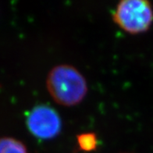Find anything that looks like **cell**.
<instances>
[{"mask_svg": "<svg viewBox=\"0 0 153 153\" xmlns=\"http://www.w3.org/2000/svg\"><path fill=\"white\" fill-rule=\"evenodd\" d=\"M47 91L58 105L71 107L78 105L86 97L88 85L82 73L70 64H59L48 71Z\"/></svg>", "mask_w": 153, "mask_h": 153, "instance_id": "obj_1", "label": "cell"}, {"mask_svg": "<svg viewBox=\"0 0 153 153\" xmlns=\"http://www.w3.org/2000/svg\"><path fill=\"white\" fill-rule=\"evenodd\" d=\"M113 20L130 34L146 32L153 22V9L147 0H122L113 13Z\"/></svg>", "mask_w": 153, "mask_h": 153, "instance_id": "obj_2", "label": "cell"}, {"mask_svg": "<svg viewBox=\"0 0 153 153\" xmlns=\"http://www.w3.org/2000/svg\"><path fill=\"white\" fill-rule=\"evenodd\" d=\"M27 127L30 133L37 138L52 139L59 134L62 120L56 111L49 105L34 107L27 117Z\"/></svg>", "mask_w": 153, "mask_h": 153, "instance_id": "obj_3", "label": "cell"}, {"mask_svg": "<svg viewBox=\"0 0 153 153\" xmlns=\"http://www.w3.org/2000/svg\"><path fill=\"white\" fill-rule=\"evenodd\" d=\"M0 153H28L26 145L13 137L0 138Z\"/></svg>", "mask_w": 153, "mask_h": 153, "instance_id": "obj_4", "label": "cell"}, {"mask_svg": "<svg viewBox=\"0 0 153 153\" xmlns=\"http://www.w3.org/2000/svg\"><path fill=\"white\" fill-rule=\"evenodd\" d=\"M76 141L79 149L85 152H91L95 151L98 146L97 135L92 132L80 134L76 137Z\"/></svg>", "mask_w": 153, "mask_h": 153, "instance_id": "obj_5", "label": "cell"}]
</instances>
